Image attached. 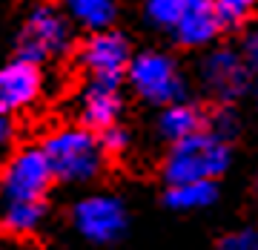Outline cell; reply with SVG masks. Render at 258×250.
<instances>
[{"instance_id":"cell-8","label":"cell","mask_w":258,"mask_h":250,"mask_svg":"<svg viewBox=\"0 0 258 250\" xmlns=\"http://www.w3.org/2000/svg\"><path fill=\"white\" fill-rule=\"evenodd\" d=\"M201 81L215 98L221 101H235L247 92L249 83V64L247 58L235 49H215L204 58L201 64Z\"/></svg>"},{"instance_id":"cell-2","label":"cell","mask_w":258,"mask_h":250,"mask_svg":"<svg viewBox=\"0 0 258 250\" xmlns=\"http://www.w3.org/2000/svg\"><path fill=\"white\" fill-rule=\"evenodd\" d=\"M43 153L55 173V181L63 184H86L98 178L106 161L101 135L89 127H60L43 138Z\"/></svg>"},{"instance_id":"cell-18","label":"cell","mask_w":258,"mask_h":250,"mask_svg":"<svg viewBox=\"0 0 258 250\" xmlns=\"http://www.w3.org/2000/svg\"><path fill=\"white\" fill-rule=\"evenodd\" d=\"M207 130H212L215 135H221L224 141H232L235 138V132H238V115L232 110H218L210 115V127Z\"/></svg>"},{"instance_id":"cell-5","label":"cell","mask_w":258,"mask_h":250,"mask_svg":"<svg viewBox=\"0 0 258 250\" xmlns=\"http://www.w3.org/2000/svg\"><path fill=\"white\" fill-rule=\"evenodd\" d=\"M72 43V23L57 6H37L23 23L18 40V55L29 61H52L69 52Z\"/></svg>"},{"instance_id":"cell-21","label":"cell","mask_w":258,"mask_h":250,"mask_svg":"<svg viewBox=\"0 0 258 250\" xmlns=\"http://www.w3.org/2000/svg\"><path fill=\"white\" fill-rule=\"evenodd\" d=\"M12 138H15V124H12L9 115H0V149L9 147Z\"/></svg>"},{"instance_id":"cell-3","label":"cell","mask_w":258,"mask_h":250,"mask_svg":"<svg viewBox=\"0 0 258 250\" xmlns=\"http://www.w3.org/2000/svg\"><path fill=\"white\" fill-rule=\"evenodd\" d=\"M232 161L230 141L204 130L192 138L172 144L164 158V181L166 184H186V181H215L227 173Z\"/></svg>"},{"instance_id":"cell-1","label":"cell","mask_w":258,"mask_h":250,"mask_svg":"<svg viewBox=\"0 0 258 250\" xmlns=\"http://www.w3.org/2000/svg\"><path fill=\"white\" fill-rule=\"evenodd\" d=\"M55 181L43 147H23L0 173V227L29 236L46 219V193Z\"/></svg>"},{"instance_id":"cell-7","label":"cell","mask_w":258,"mask_h":250,"mask_svg":"<svg viewBox=\"0 0 258 250\" xmlns=\"http://www.w3.org/2000/svg\"><path fill=\"white\" fill-rule=\"evenodd\" d=\"M78 58H81V66L86 69L89 81H109V83H120V78L129 72V64H132L129 40L120 32H112V29L92 32L83 40Z\"/></svg>"},{"instance_id":"cell-4","label":"cell","mask_w":258,"mask_h":250,"mask_svg":"<svg viewBox=\"0 0 258 250\" xmlns=\"http://www.w3.org/2000/svg\"><path fill=\"white\" fill-rule=\"evenodd\" d=\"M132 89L144 98L147 104L169 107V104L184 101L186 95V81L178 64L164 52H141L132 58L126 72Z\"/></svg>"},{"instance_id":"cell-6","label":"cell","mask_w":258,"mask_h":250,"mask_svg":"<svg viewBox=\"0 0 258 250\" xmlns=\"http://www.w3.org/2000/svg\"><path fill=\"white\" fill-rule=\"evenodd\" d=\"M72 224L86 241L92 244H112L126 233L129 216L126 204L118 195L95 193L86 195L72 207Z\"/></svg>"},{"instance_id":"cell-22","label":"cell","mask_w":258,"mask_h":250,"mask_svg":"<svg viewBox=\"0 0 258 250\" xmlns=\"http://www.w3.org/2000/svg\"><path fill=\"white\" fill-rule=\"evenodd\" d=\"M255 198H258V176H255Z\"/></svg>"},{"instance_id":"cell-23","label":"cell","mask_w":258,"mask_h":250,"mask_svg":"<svg viewBox=\"0 0 258 250\" xmlns=\"http://www.w3.org/2000/svg\"><path fill=\"white\" fill-rule=\"evenodd\" d=\"M255 92H258V89H255Z\"/></svg>"},{"instance_id":"cell-12","label":"cell","mask_w":258,"mask_h":250,"mask_svg":"<svg viewBox=\"0 0 258 250\" xmlns=\"http://www.w3.org/2000/svg\"><path fill=\"white\" fill-rule=\"evenodd\" d=\"M207 127H210V115H207L201 107H195V104H189V101L169 104V107H164L161 118H158V132H161L169 144L192 138V135L204 132Z\"/></svg>"},{"instance_id":"cell-9","label":"cell","mask_w":258,"mask_h":250,"mask_svg":"<svg viewBox=\"0 0 258 250\" xmlns=\"http://www.w3.org/2000/svg\"><path fill=\"white\" fill-rule=\"evenodd\" d=\"M43 75L40 66L29 58H15L0 66V115H12L18 110H26L40 98Z\"/></svg>"},{"instance_id":"cell-14","label":"cell","mask_w":258,"mask_h":250,"mask_svg":"<svg viewBox=\"0 0 258 250\" xmlns=\"http://www.w3.org/2000/svg\"><path fill=\"white\" fill-rule=\"evenodd\" d=\"M66 9V15L81 23L83 29H95V32H103V29L112 26L115 20V0H57Z\"/></svg>"},{"instance_id":"cell-17","label":"cell","mask_w":258,"mask_h":250,"mask_svg":"<svg viewBox=\"0 0 258 250\" xmlns=\"http://www.w3.org/2000/svg\"><path fill=\"white\" fill-rule=\"evenodd\" d=\"M215 250H258V227L247 224V227L230 230L227 236H221Z\"/></svg>"},{"instance_id":"cell-16","label":"cell","mask_w":258,"mask_h":250,"mask_svg":"<svg viewBox=\"0 0 258 250\" xmlns=\"http://www.w3.org/2000/svg\"><path fill=\"white\" fill-rule=\"evenodd\" d=\"M184 6L186 0H144L147 20L161 29H169V32L178 26V20L184 15Z\"/></svg>"},{"instance_id":"cell-15","label":"cell","mask_w":258,"mask_h":250,"mask_svg":"<svg viewBox=\"0 0 258 250\" xmlns=\"http://www.w3.org/2000/svg\"><path fill=\"white\" fill-rule=\"evenodd\" d=\"M212 6H215V18L221 29H241L252 18L255 0H212Z\"/></svg>"},{"instance_id":"cell-13","label":"cell","mask_w":258,"mask_h":250,"mask_svg":"<svg viewBox=\"0 0 258 250\" xmlns=\"http://www.w3.org/2000/svg\"><path fill=\"white\" fill-rule=\"evenodd\" d=\"M218 198V187L215 181H186V184H166L164 202L178 210V213H195V210H207Z\"/></svg>"},{"instance_id":"cell-11","label":"cell","mask_w":258,"mask_h":250,"mask_svg":"<svg viewBox=\"0 0 258 250\" xmlns=\"http://www.w3.org/2000/svg\"><path fill=\"white\" fill-rule=\"evenodd\" d=\"M218 32H221V23L215 18L212 0H186L184 15L172 29V37L181 46H207Z\"/></svg>"},{"instance_id":"cell-20","label":"cell","mask_w":258,"mask_h":250,"mask_svg":"<svg viewBox=\"0 0 258 250\" xmlns=\"http://www.w3.org/2000/svg\"><path fill=\"white\" fill-rule=\"evenodd\" d=\"M244 58H247V64L258 72V29L249 32L247 40H244Z\"/></svg>"},{"instance_id":"cell-10","label":"cell","mask_w":258,"mask_h":250,"mask_svg":"<svg viewBox=\"0 0 258 250\" xmlns=\"http://www.w3.org/2000/svg\"><path fill=\"white\" fill-rule=\"evenodd\" d=\"M123 110V98H120L118 83L109 81H89L78 95V118L83 127L101 132L115 127Z\"/></svg>"},{"instance_id":"cell-19","label":"cell","mask_w":258,"mask_h":250,"mask_svg":"<svg viewBox=\"0 0 258 250\" xmlns=\"http://www.w3.org/2000/svg\"><path fill=\"white\" fill-rule=\"evenodd\" d=\"M98 135H101V144H103V149H106V156H120V153L129 147V132L123 130L120 124H115L109 130H101Z\"/></svg>"}]
</instances>
